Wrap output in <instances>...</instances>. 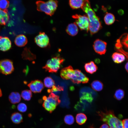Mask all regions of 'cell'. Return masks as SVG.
<instances>
[{
    "label": "cell",
    "instance_id": "6da1fadb",
    "mask_svg": "<svg viewBox=\"0 0 128 128\" xmlns=\"http://www.w3.org/2000/svg\"><path fill=\"white\" fill-rule=\"evenodd\" d=\"M81 8L86 13L88 18L89 30L91 34L92 35L97 32L102 27L100 19L91 8L89 0H84L83 5Z\"/></svg>",
    "mask_w": 128,
    "mask_h": 128
},
{
    "label": "cell",
    "instance_id": "7a4b0ae2",
    "mask_svg": "<svg viewBox=\"0 0 128 128\" xmlns=\"http://www.w3.org/2000/svg\"><path fill=\"white\" fill-rule=\"evenodd\" d=\"M60 76L64 79L70 80L74 83H88L89 79L80 70L74 69L71 66L64 68L60 71Z\"/></svg>",
    "mask_w": 128,
    "mask_h": 128
},
{
    "label": "cell",
    "instance_id": "3957f363",
    "mask_svg": "<svg viewBox=\"0 0 128 128\" xmlns=\"http://www.w3.org/2000/svg\"><path fill=\"white\" fill-rule=\"evenodd\" d=\"M101 120L108 125L109 128H123L121 120L117 118L113 111L97 112Z\"/></svg>",
    "mask_w": 128,
    "mask_h": 128
},
{
    "label": "cell",
    "instance_id": "277c9868",
    "mask_svg": "<svg viewBox=\"0 0 128 128\" xmlns=\"http://www.w3.org/2000/svg\"><path fill=\"white\" fill-rule=\"evenodd\" d=\"M36 3L38 11L51 16L57 9L58 2L56 0H49L46 2L39 0L37 1Z\"/></svg>",
    "mask_w": 128,
    "mask_h": 128
},
{
    "label": "cell",
    "instance_id": "5b68a950",
    "mask_svg": "<svg viewBox=\"0 0 128 128\" xmlns=\"http://www.w3.org/2000/svg\"><path fill=\"white\" fill-rule=\"evenodd\" d=\"M44 101L43 106L47 111L51 112L53 111L61 102L59 97L58 95L51 92L49 96H43Z\"/></svg>",
    "mask_w": 128,
    "mask_h": 128
},
{
    "label": "cell",
    "instance_id": "8992f818",
    "mask_svg": "<svg viewBox=\"0 0 128 128\" xmlns=\"http://www.w3.org/2000/svg\"><path fill=\"white\" fill-rule=\"evenodd\" d=\"M64 60L59 56L54 57L48 60L43 68L49 72L56 73L60 68Z\"/></svg>",
    "mask_w": 128,
    "mask_h": 128
},
{
    "label": "cell",
    "instance_id": "52a82bcc",
    "mask_svg": "<svg viewBox=\"0 0 128 128\" xmlns=\"http://www.w3.org/2000/svg\"><path fill=\"white\" fill-rule=\"evenodd\" d=\"M96 93L90 88L84 87L82 88L80 90V100L84 101L90 103L96 97Z\"/></svg>",
    "mask_w": 128,
    "mask_h": 128
},
{
    "label": "cell",
    "instance_id": "ba28073f",
    "mask_svg": "<svg viewBox=\"0 0 128 128\" xmlns=\"http://www.w3.org/2000/svg\"><path fill=\"white\" fill-rule=\"evenodd\" d=\"M72 17L75 19L74 23L81 30L88 32L89 21L87 15H82L76 14L73 15Z\"/></svg>",
    "mask_w": 128,
    "mask_h": 128
},
{
    "label": "cell",
    "instance_id": "9c48e42d",
    "mask_svg": "<svg viewBox=\"0 0 128 128\" xmlns=\"http://www.w3.org/2000/svg\"><path fill=\"white\" fill-rule=\"evenodd\" d=\"M13 63L11 60L4 59L0 61V72L3 74L7 75L14 71Z\"/></svg>",
    "mask_w": 128,
    "mask_h": 128
},
{
    "label": "cell",
    "instance_id": "30bf717a",
    "mask_svg": "<svg viewBox=\"0 0 128 128\" xmlns=\"http://www.w3.org/2000/svg\"><path fill=\"white\" fill-rule=\"evenodd\" d=\"M35 41L37 45L41 48H45L49 44V39L47 36L43 32H40L35 37Z\"/></svg>",
    "mask_w": 128,
    "mask_h": 128
},
{
    "label": "cell",
    "instance_id": "8fae6325",
    "mask_svg": "<svg viewBox=\"0 0 128 128\" xmlns=\"http://www.w3.org/2000/svg\"><path fill=\"white\" fill-rule=\"evenodd\" d=\"M107 43L101 40L97 39L94 41L93 45L95 52L100 55L105 54L106 51Z\"/></svg>",
    "mask_w": 128,
    "mask_h": 128
},
{
    "label": "cell",
    "instance_id": "7c38bea8",
    "mask_svg": "<svg viewBox=\"0 0 128 128\" xmlns=\"http://www.w3.org/2000/svg\"><path fill=\"white\" fill-rule=\"evenodd\" d=\"M27 85L30 91L35 93L40 92L44 88L43 83L38 80L31 81Z\"/></svg>",
    "mask_w": 128,
    "mask_h": 128
},
{
    "label": "cell",
    "instance_id": "4fadbf2b",
    "mask_svg": "<svg viewBox=\"0 0 128 128\" xmlns=\"http://www.w3.org/2000/svg\"><path fill=\"white\" fill-rule=\"evenodd\" d=\"M11 46V43L9 39L6 37L0 36V50L3 51L9 50Z\"/></svg>",
    "mask_w": 128,
    "mask_h": 128
},
{
    "label": "cell",
    "instance_id": "5bb4252c",
    "mask_svg": "<svg viewBox=\"0 0 128 128\" xmlns=\"http://www.w3.org/2000/svg\"><path fill=\"white\" fill-rule=\"evenodd\" d=\"M27 42L26 37L24 35L21 34L16 37L14 40L15 45L18 46L22 47L25 46Z\"/></svg>",
    "mask_w": 128,
    "mask_h": 128
},
{
    "label": "cell",
    "instance_id": "9a60e30c",
    "mask_svg": "<svg viewBox=\"0 0 128 128\" xmlns=\"http://www.w3.org/2000/svg\"><path fill=\"white\" fill-rule=\"evenodd\" d=\"M66 31L69 35L72 36H75L78 33V26L75 23L70 24L67 26Z\"/></svg>",
    "mask_w": 128,
    "mask_h": 128
},
{
    "label": "cell",
    "instance_id": "2e32d148",
    "mask_svg": "<svg viewBox=\"0 0 128 128\" xmlns=\"http://www.w3.org/2000/svg\"><path fill=\"white\" fill-rule=\"evenodd\" d=\"M84 67L86 72L91 74L96 72L98 69L97 66L93 61L85 64Z\"/></svg>",
    "mask_w": 128,
    "mask_h": 128
},
{
    "label": "cell",
    "instance_id": "e0dca14e",
    "mask_svg": "<svg viewBox=\"0 0 128 128\" xmlns=\"http://www.w3.org/2000/svg\"><path fill=\"white\" fill-rule=\"evenodd\" d=\"M9 99L11 103L16 104L20 102L21 100V96L18 92H12L9 95Z\"/></svg>",
    "mask_w": 128,
    "mask_h": 128
},
{
    "label": "cell",
    "instance_id": "ac0fdd59",
    "mask_svg": "<svg viewBox=\"0 0 128 128\" xmlns=\"http://www.w3.org/2000/svg\"><path fill=\"white\" fill-rule=\"evenodd\" d=\"M112 57L114 62L117 64H119L123 62L125 59V56L124 55L117 52L113 53Z\"/></svg>",
    "mask_w": 128,
    "mask_h": 128
},
{
    "label": "cell",
    "instance_id": "d6986e66",
    "mask_svg": "<svg viewBox=\"0 0 128 128\" xmlns=\"http://www.w3.org/2000/svg\"><path fill=\"white\" fill-rule=\"evenodd\" d=\"M11 119L14 123L18 124L23 122V117L21 113L18 112H15L12 114Z\"/></svg>",
    "mask_w": 128,
    "mask_h": 128
},
{
    "label": "cell",
    "instance_id": "ffe728a7",
    "mask_svg": "<svg viewBox=\"0 0 128 128\" xmlns=\"http://www.w3.org/2000/svg\"><path fill=\"white\" fill-rule=\"evenodd\" d=\"M9 19V16L7 10H3L0 9V25H5Z\"/></svg>",
    "mask_w": 128,
    "mask_h": 128
},
{
    "label": "cell",
    "instance_id": "44dd1931",
    "mask_svg": "<svg viewBox=\"0 0 128 128\" xmlns=\"http://www.w3.org/2000/svg\"><path fill=\"white\" fill-rule=\"evenodd\" d=\"M84 0H69L70 6L73 9L81 8L83 6Z\"/></svg>",
    "mask_w": 128,
    "mask_h": 128
},
{
    "label": "cell",
    "instance_id": "7402d4cb",
    "mask_svg": "<svg viewBox=\"0 0 128 128\" xmlns=\"http://www.w3.org/2000/svg\"><path fill=\"white\" fill-rule=\"evenodd\" d=\"M104 19L105 23L108 25L112 24L115 20L114 15L110 13H107L106 14L104 17Z\"/></svg>",
    "mask_w": 128,
    "mask_h": 128
},
{
    "label": "cell",
    "instance_id": "603a6c76",
    "mask_svg": "<svg viewBox=\"0 0 128 128\" xmlns=\"http://www.w3.org/2000/svg\"><path fill=\"white\" fill-rule=\"evenodd\" d=\"M91 86L92 88L97 91H100L103 89V84L100 81L96 80L93 81L91 83Z\"/></svg>",
    "mask_w": 128,
    "mask_h": 128
},
{
    "label": "cell",
    "instance_id": "cb8c5ba5",
    "mask_svg": "<svg viewBox=\"0 0 128 128\" xmlns=\"http://www.w3.org/2000/svg\"><path fill=\"white\" fill-rule=\"evenodd\" d=\"M115 49L117 52L122 54L126 57L127 60L128 58V53L123 48V46L120 43L119 39H117L115 46Z\"/></svg>",
    "mask_w": 128,
    "mask_h": 128
},
{
    "label": "cell",
    "instance_id": "d4e9b609",
    "mask_svg": "<svg viewBox=\"0 0 128 128\" xmlns=\"http://www.w3.org/2000/svg\"><path fill=\"white\" fill-rule=\"evenodd\" d=\"M87 118L86 115L83 113H79L76 115V120L77 123L79 124L82 125L85 123Z\"/></svg>",
    "mask_w": 128,
    "mask_h": 128
},
{
    "label": "cell",
    "instance_id": "484cf974",
    "mask_svg": "<svg viewBox=\"0 0 128 128\" xmlns=\"http://www.w3.org/2000/svg\"><path fill=\"white\" fill-rule=\"evenodd\" d=\"M44 83L45 86L48 88H52L55 85L54 81L51 77H46L44 79Z\"/></svg>",
    "mask_w": 128,
    "mask_h": 128
},
{
    "label": "cell",
    "instance_id": "4316f807",
    "mask_svg": "<svg viewBox=\"0 0 128 128\" xmlns=\"http://www.w3.org/2000/svg\"><path fill=\"white\" fill-rule=\"evenodd\" d=\"M122 46L128 50V34L125 33L122 35L119 39Z\"/></svg>",
    "mask_w": 128,
    "mask_h": 128
},
{
    "label": "cell",
    "instance_id": "83f0119b",
    "mask_svg": "<svg viewBox=\"0 0 128 128\" xmlns=\"http://www.w3.org/2000/svg\"><path fill=\"white\" fill-rule=\"evenodd\" d=\"M21 96L24 100L29 101L30 100L32 96V91L29 90H25L21 92Z\"/></svg>",
    "mask_w": 128,
    "mask_h": 128
},
{
    "label": "cell",
    "instance_id": "f1b7e54d",
    "mask_svg": "<svg viewBox=\"0 0 128 128\" xmlns=\"http://www.w3.org/2000/svg\"><path fill=\"white\" fill-rule=\"evenodd\" d=\"M124 91L122 89H119L116 91L114 96V98L116 100H120L124 97Z\"/></svg>",
    "mask_w": 128,
    "mask_h": 128
},
{
    "label": "cell",
    "instance_id": "f546056e",
    "mask_svg": "<svg viewBox=\"0 0 128 128\" xmlns=\"http://www.w3.org/2000/svg\"><path fill=\"white\" fill-rule=\"evenodd\" d=\"M64 121L66 124L69 125H71L74 122V118L71 115H67L65 117Z\"/></svg>",
    "mask_w": 128,
    "mask_h": 128
},
{
    "label": "cell",
    "instance_id": "4dcf8cb0",
    "mask_svg": "<svg viewBox=\"0 0 128 128\" xmlns=\"http://www.w3.org/2000/svg\"><path fill=\"white\" fill-rule=\"evenodd\" d=\"M9 3L7 0H0V9L3 10H7L9 7Z\"/></svg>",
    "mask_w": 128,
    "mask_h": 128
},
{
    "label": "cell",
    "instance_id": "1f68e13d",
    "mask_svg": "<svg viewBox=\"0 0 128 128\" xmlns=\"http://www.w3.org/2000/svg\"><path fill=\"white\" fill-rule=\"evenodd\" d=\"M63 88L62 87L60 86H55L53 87L51 89H49L47 90L48 93L52 92L56 93L60 91L63 90Z\"/></svg>",
    "mask_w": 128,
    "mask_h": 128
},
{
    "label": "cell",
    "instance_id": "d6a6232c",
    "mask_svg": "<svg viewBox=\"0 0 128 128\" xmlns=\"http://www.w3.org/2000/svg\"><path fill=\"white\" fill-rule=\"evenodd\" d=\"M17 109L18 111L24 113L27 110V106L24 103L19 104L17 106Z\"/></svg>",
    "mask_w": 128,
    "mask_h": 128
},
{
    "label": "cell",
    "instance_id": "836d02e7",
    "mask_svg": "<svg viewBox=\"0 0 128 128\" xmlns=\"http://www.w3.org/2000/svg\"><path fill=\"white\" fill-rule=\"evenodd\" d=\"M128 119H125L122 121V124L123 128H128Z\"/></svg>",
    "mask_w": 128,
    "mask_h": 128
},
{
    "label": "cell",
    "instance_id": "e575fe53",
    "mask_svg": "<svg viewBox=\"0 0 128 128\" xmlns=\"http://www.w3.org/2000/svg\"><path fill=\"white\" fill-rule=\"evenodd\" d=\"M100 128H109L108 125L105 123L102 124Z\"/></svg>",
    "mask_w": 128,
    "mask_h": 128
},
{
    "label": "cell",
    "instance_id": "d590c367",
    "mask_svg": "<svg viewBox=\"0 0 128 128\" xmlns=\"http://www.w3.org/2000/svg\"><path fill=\"white\" fill-rule=\"evenodd\" d=\"M128 62H127L125 66V68L127 72H128Z\"/></svg>",
    "mask_w": 128,
    "mask_h": 128
},
{
    "label": "cell",
    "instance_id": "8d00e7d4",
    "mask_svg": "<svg viewBox=\"0 0 128 128\" xmlns=\"http://www.w3.org/2000/svg\"><path fill=\"white\" fill-rule=\"evenodd\" d=\"M2 95V91L1 90V89H0V97H1Z\"/></svg>",
    "mask_w": 128,
    "mask_h": 128
},
{
    "label": "cell",
    "instance_id": "74e56055",
    "mask_svg": "<svg viewBox=\"0 0 128 128\" xmlns=\"http://www.w3.org/2000/svg\"><path fill=\"white\" fill-rule=\"evenodd\" d=\"M89 128H94L93 126H90Z\"/></svg>",
    "mask_w": 128,
    "mask_h": 128
}]
</instances>
